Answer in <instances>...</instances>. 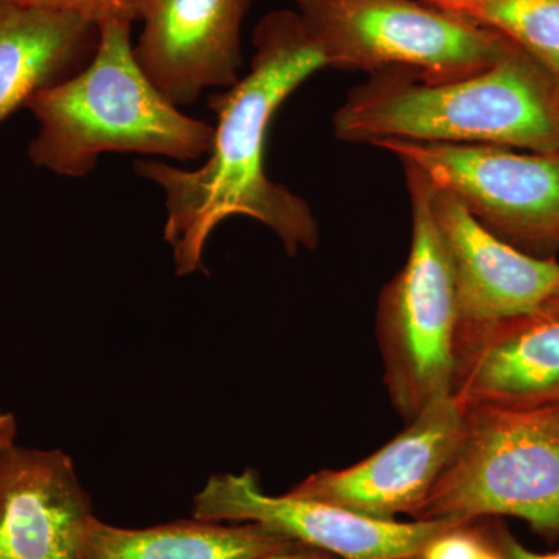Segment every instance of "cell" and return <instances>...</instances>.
<instances>
[{"label":"cell","instance_id":"cell-2","mask_svg":"<svg viewBox=\"0 0 559 559\" xmlns=\"http://www.w3.org/2000/svg\"><path fill=\"white\" fill-rule=\"evenodd\" d=\"M554 81L518 47L487 69L439 83L371 75L334 114V134L349 143L404 139L559 153Z\"/></svg>","mask_w":559,"mask_h":559},{"label":"cell","instance_id":"cell-1","mask_svg":"<svg viewBox=\"0 0 559 559\" xmlns=\"http://www.w3.org/2000/svg\"><path fill=\"white\" fill-rule=\"evenodd\" d=\"M253 47L248 75L210 95L216 127L201 167L180 170L153 159L134 164L140 178L164 191V238L180 277L201 270L205 242L230 216L260 221L290 255L318 246V219L300 197L267 178L264 146L280 106L329 62L297 10L267 13L253 31Z\"/></svg>","mask_w":559,"mask_h":559},{"label":"cell","instance_id":"cell-14","mask_svg":"<svg viewBox=\"0 0 559 559\" xmlns=\"http://www.w3.org/2000/svg\"><path fill=\"white\" fill-rule=\"evenodd\" d=\"M98 43V25L76 14L0 0V124L86 68Z\"/></svg>","mask_w":559,"mask_h":559},{"label":"cell","instance_id":"cell-19","mask_svg":"<svg viewBox=\"0 0 559 559\" xmlns=\"http://www.w3.org/2000/svg\"><path fill=\"white\" fill-rule=\"evenodd\" d=\"M495 535L500 550L506 555V559H559V551L538 554V551L528 550L527 547L522 546L520 540L511 535L509 530L500 527L498 524H495Z\"/></svg>","mask_w":559,"mask_h":559},{"label":"cell","instance_id":"cell-11","mask_svg":"<svg viewBox=\"0 0 559 559\" xmlns=\"http://www.w3.org/2000/svg\"><path fill=\"white\" fill-rule=\"evenodd\" d=\"M452 399L460 407L559 401V304L487 323H459Z\"/></svg>","mask_w":559,"mask_h":559},{"label":"cell","instance_id":"cell-16","mask_svg":"<svg viewBox=\"0 0 559 559\" xmlns=\"http://www.w3.org/2000/svg\"><path fill=\"white\" fill-rule=\"evenodd\" d=\"M468 17L506 36L559 81V0H474Z\"/></svg>","mask_w":559,"mask_h":559},{"label":"cell","instance_id":"cell-10","mask_svg":"<svg viewBox=\"0 0 559 559\" xmlns=\"http://www.w3.org/2000/svg\"><path fill=\"white\" fill-rule=\"evenodd\" d=\"M252 0H139L135 61L178 106L240 80L241 27Z\"/></svg>","mask_w":559,"mask_h":559},{"label":"cell","instance_id":"cell-24","mask_svg":"<svg viewBox=\"0 0 559 559\" xmlns=\"http://www.w3.org/2000/svg\"><path fill=\"white\" fill-rule=\"evenodd\" d=\"M329 559H334V557H331V558H329Z\"/></svg>","mask_w":559,"mask_h":559},{"label":"cell","instance_id":"cell-21","mask_svg":"<svg viewBox=\"0 0 559 559\" xmlns=\"http://www.w3.org/2000/svg\"><path fill=\"white\" fill-rule=\"evenodd\" d=\"M17 437V423L10 412H0V448L14 443Z\"/></svg>","mask_w":559,"mask_h":559},{"label":"cell","instance_id":"cell-23","mask_svg":"<svg viewBox=\"0 0 559 559\" xmlns=\"http://www.w3.org/2000/svg\"><path fill=\"white\" fill-rule=\"evenodd\" d=\"M550 300L557 301V304H559V286L558 289L555 290L554 297H551Z\"/></svg>","mask_w":559,"mask_h":559},{"label":"cell","instance_id":"cell-22","mask_svg":"<svg viewBox=\"0 0 559 559\" xmlns=\"http://www.w3.org/2000/svg\"><path fill=\"white\" fill-rule=\"evenodd\" d=\"M294 2L301 3L307 0H294ZM425 2L432 3V5L440 7V9L454 11V13L462 14V16H469V11L473 9L474 0H425Z\"/></svg>","mask_w":559,"mask_h":559},{"label":"cell","instance_id":"cell-18","mask_svg":"<svg viewBox=\"0 0 559 559\" xmlns=\"http://www.w3.org/2000/svg\"><path fill=\"white\" fill-rule=\"evenodd\" d=\"M17 5L62 11L100 25L108 21L134 24L139 21V0H10Z\"/></svg>","mask_w":559,"mask_h":559},{"label":"cell","instance_id":"cell-7","mask_svg":"<svg viewBox=\"0 0 559 559\" xmlns=\"http://www.w3.org/2000/svg\"><path fill=\"white\" fill-rule=\"evenodd\" d=\"M454 194L491 231L536 246L559 245V153H518L495 145L374 140Z\"/></svg>","mask_w":559,"mask_h":559},{"label":"cell","instance_id":"cell-8","mask_svg":"<svg viewBox=\"0 0 559 559\" xmlns=\"http://www.w3.org/2000/svg\"><path fill=\"white\" fill-rule=\"evenodd\" d=\"M194 520L255 522L340 559H403L457 520L381 521L322 500L270 496L255 471L216 474L194 496Z\"/></svg>","mask_w":559,"mask_h":559},{"label":"cell","instance_id":"cell-6","mask_svg":"<svg viewBox=\"0 0 559 559\" xmlns=\"http://www.w3.org/2000/svg\"><path fill=\"white\" fill-rule=\"evenodd\" d=\"M403 167L411 194V250L403 270L382 289L377 333L390 400L409 423L433 401L451 396L459 312L428 180L411 165Z\"/></svg>","mask_w":559,"mask_h":559},{"label":"cell","instance_id":"cell-9","mask_svg":"<svg viewBox=\"0 0 559 559\" xmlns=\"http://www.w3.org/2000/svg\"><path fill=\"white\" fill-rule=\"evenodd\" d=\"M462 432L457 401L452 395L433 401L370 457L345 469L311 474L289 495L322 500L373 520L395 521L396 514L415 520Z\"/></svg>","mask_w":559,"mask_h":559},{"label":"cell","instance_id":"cell-20","mask_svg":"<svg viewBox=\"0 0 559 559\" xmlns=\"http://www.w3.org/2000/svg\"><path fill=\"white\" fill-rule=\"evenodd\" d=\"M331 555L325 551L312 549V547L299 546L290 547V549L275 551V554L266 555L259 559H329Z\"/></svg>","mask_w":559,"mask_h":559},{"label":"cell","instance_id":"cell-13","mask_svg":"<svg viewBox=\"0 0 559 559\" xmlns=\"http://www.w3.org/2000/svg\"><path fill=\"white\" fill-rule=\"evenodd\" d=\"M92 516L66 452L0 448V559H79Z\"/></svg>","mask_w":559,"mask_h":559},{"label":"cell","instance_id":"cell-4","mask_svg":"<svg viewBox=\"0 0 559 559\" xmlns=\"http://www.w3.org/2000/svg\"><path fill=\"white\" fill-rule=\"evenodd\" d=\"M463 432L415 521L513 516L559 538V401L460 407Z\"/></svg>","mask_w":559,"mask_h":559},{"label":"cell","instance_id":"cell-3","mask_svg":"<svg viewBox=\"0 0 559 559\" xmlns=\"http://www.w3.org/2000/svg\"><path fill=\"white\" fill-rule=\"evenodd\" d=\"M131 27L103 22L90 64L27 103L39 123L28 145L35 167L84 178L108 153L178 162L209 156L215 127L183 114L151 83L135 61Z\"/></svg>","mask_w":559,"mask_h":559},{"label":"cell","instance_id":"cell-15","mask_svg":"<svg viewBox=\"0 0 559 559\" xmlns=\"http://www.w3.org/2000/svg\"><path fill=\"white\" fill-rule=\"evenodd\" d=\"M255 524L176 521L148 528H120L92 516L79 559H259L299 546Z\"/></svg>","mask_w":559,"mask_h":559},{"label":"cell","instance_id":"cell-17","mask_svg":"<svg viewBox=\"0 0 559 559\" xmlns=\"http://www.w3.org/2000/svg\"><path fill=\"white\" fill-rule=\"evenodd\" d=\"M403 559H506L495 525L480 520L457 521Z\"/></svg>","mask_w":559,"mask_h":559},{"label":"cell","instance_id":"cell-5","mask_svg":"<svg viewBox=\"0 0 559 559\" xmlns=\"http://www.w3.org/2000/svg\"><path fill=\"white\" fill-rule=\"evenodd\" d=\"M329 68L439 83L496 64L514 49L487 25L425 0L297 3Z\"/></svg>","mask_w":559,"mask_h":559},{"label":"cell","instance_id":"cell-12","mask_svg":"<svg viewBox=\"0 0 559 559\" xmlns=\"http://www.w3.org/2000/svg\"><path fill=\"white\" fill-rule=\"evenodd\" d=\"M429 197L450 261L459 323L525 314L554 297L559 286L557 261L528 255L500 240L454 194L429 183Z\"/></svg>","mask_w":559,"mask_h":559}]
</instances>
